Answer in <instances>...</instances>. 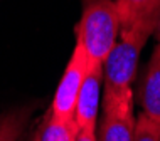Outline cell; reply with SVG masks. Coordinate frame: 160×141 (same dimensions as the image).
I'll use <instances>...</instances> for the list:
<instances>
[{
	"instance_id": "1",
	"label": "cell",
	"mask_w": 160,
	"mask_h": 141,
	"mask_svg": "<svg viewBox=\"0 0 160 141\" xmlns=\"http://www.w3.org/2000/svg\"><path fill=\"white\" fill-rule=\"evenodd\" d=\"M157 10L140 17L125 27H120V39H116L110 54L103 61L105 91H122L132 87L140 54L148 37L153 35Z\"/></svg>"
},
{
	"instance_id": "2",
	"label": "cell",
	"mask_w": 160,
	"mask_h": 141,
	"mask_svg": "<svg viewBox=\"0 0 160 141\" xmlns=\"http://www.w3.org/2000/svg\"><path fill=\"white\" fill-rule=\"evenodd\" d=\"M118 34L120 14L115 0H81L76 40L84 47L88 64H103L118 39Z\"/></svg>"
},
{
	"instance_id": "3",
	"label": "cell",
	"mask_w": 160,
	"mask_h": 141,
	"mask_svg": "<svg viewBox=\"0 0 160 141\" xmlns=\"http://www.w3.org/2000/svg\"><path fill=\"white\" fill-rule=\"evenodd\" d=\"M135 92L132 87L105 91L103 118L98 141H133L135 134Z\"/></svg>"
},
{
	"instance_id": "4",
	"label": "cell",
	"mask_w": 160,
	"mask_h": 141,
	"mask_svg": "<svg viewBox=\"0 0 160 141\" xmlns=\"http://www.w3.org/2000/svg\"><path fill=\"white\" fill-rule=\"evenodd\" d=\"M86 71H88V55L81 42L76 40V45L71 52V57L66 64V69L61 81L58 84V89L54 92L51 113L61 121H72L74 119L76 99L79 94L81 84L84 81Z\"/></svg>"
},
{
	"instance_id": "5",
	"label": "cell",
	"mask_w": 160,
	"mask_h": 141,
	"mask_svg": "<svg viewBox=\"0 0 160 141\" xmlns=\"http://www.w3.org/2000/svg\"><path fill=\"white\" fill-rule=\"evenodd\" d=\"M101 82H103V64L101 62L88 64V71H86L84 81L81 84L79 94H78L76 99L74 121L78 129H86V128L96 129Z\"/></svg>"
},
{
	"instance_id": "6",
	"label": "cell",
	"mask_w": 160,
	"mask_h": 141,
	"mask_svg": "<svg viewBox=\"0 0 160 141\" xmlns=\"http://www.w3.org/2000/svg\"><path fill=\"white\" fill-rule=\"evenodd\" d=\"M138 101L142 104V113L160 121V44L157 42L150 55L138 86Z\"/></svg>"
},
{
	"instance_id": "7",
	"label": "cell",
	"mask_w": 160,
	"mask_h": 141,
	"mask_svg": "<svg viewBox=\"0 0 160 141\" xmlns=\"http://www.w3.org/2000/svg\"><path fill=\"white\" fill-rule=\"evenodd\" d=\"M78 126L76 121H61L52 113H47V116L42 123L39 134L34 141H76Z\"/></svg>"
},
{
	"instance_id": "8",
	"label": "cell",
	"mask_w": 160,
	"mask_h": 141,
	"mask_svg": "<svg viewBox=\"0 0 160 141\" xmlns=\"http://www.w3.org/2000/svg\"><path fill=\"white\" fill-rule=\"evenodd\" d=\"M29 108L10 109L0 114V141H17L29 119Z\"/></svg>"
},
{
	"instance_id": "9",
	"label": "cell",
	"mask_w": 160,
	"mask_h": 141,
	"mask_svg": "<svg viewBox=\"0 0 160 141\" xmlns=\"http://www.w3.org/2000/svg\"><path fill=\"white\" fill-rule=\"evenodd\" d=\"M120 14V27L135 22L160 7V0H115Z\"/></svg>"
},
{
	"instance_id": "10",
	"label": "cell",
	"mask_w": 160,
	"mask_h": 141,
	"mask_svg": "<svg viewBox=\"0 0 160 141\" xmlns=\"http://www.w3.org/2000/svg\"><path fill=\"white\" fill-rule=\"evenodd\" d=\"M133 141H160V121L140 113L137 118Z\"/></svg>"
},
{
	"instance_id": "11",
	"label": "cell",
	"mask_w": 160,
	"mask_h": 141,
	"mask_svg": "<svg viewBox=\"0 0 160 141\" xmlns=\"http://www.w3.org/2000/svg\"><path fill=\"white\" fill-rule=\"evenodd\" d=\"M76 141H98L96 129H94V128H86V129H78Z\"/></svg>"
},
{
	"instance_id": "12",
	"label": "cell",
	"mask_w": 160,
	"mask_h": 141,
	"mask_svg": "<svg viewBox=\"0 0 160 141\" xmlns=\"http://www.w3.org/2000/svg\"><path fill=\"white\" fill-rule=\"evenodd\" d=\"M153 37H155V40L160 44V7L157 10V24H155V29H153Z\"/></svg>"
}]
</instances>
